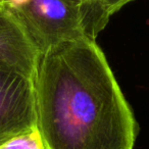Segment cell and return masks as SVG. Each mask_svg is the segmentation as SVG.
<instances>
[{
	"instance_id": "52a82bcc",
	"label": "cell",
	"mask_w": 149,
	"mask_h": 149,
	"mask_svg": "<svg viewBox=\"0 0 149 149\" xmlns=\"http://www.w3.org/2000/svg\"><path fill=\"white\" fill-rule=\"evenodd\" d=\"M78 1H82V2H87V1H93V0H78ZM110 1H113V2L120 4L122 7H124L126 4H128L129 2L133 1V0H110Z\"/></svg>"
},
{
	"instance_id": "6da1fadb",
	"label": "cell",
	"mask_w": 149,
	"mask_h": 149,
	"mask_svg": "<svg viewBox=\"0 0 149 149\" xmlns=\"http://www.w3.org/2000/svg\"><path fill=\"white\" fill-rule=\"evenodd\" d=\"M37 128L46 149H133L134 114L96 41L60 43L34 77Z\"/></svg>"
},
{
	"instance_id": "3957f363",
	"label": "cell",
	"mask_w": 149,
	"mask_h": 149,
	"mask_svg": "<svg viewBox=\"0 0 149 149\" xmlns=\"http://www.w3.org/2000/svg\"><path fill=\"white\" fill-rule=\"evenodd\" d=\"M37 128L34 79L0 68V145Z\"/></svg>"
},
{
	"instance_id": "5b68a950",
	"label": "cell",
	"mask_w": 149,
	"mask_h": 149,
	"mask_svg": "<svg viewBox=\"0 0 149 149\" xmlns=\"http://www.w3.org/2000/svg\"><path fill=\"white\" fill-rule=\"evenodd\" d=\"M0 149H46L38 128L9 139L0 145Z\"/></svg>"
},
{
	"instance_id": "277c9868",
	"label": "cell",
	"mask_w": 149,
	"mask_h": 149,
	"mask_svg": "<svg viewBox=\"0 0 149 149\" xmlns=\"http://www.w3.org/2000/svg\"><path fill=\"white\" fill-rule=\"evenodd\" d=\"M40 54L17 17L0 3V68L35 77Z\"/></svg>"
},
{
	"instance_id": "8992f818",
	"label": "cell",
	"mask_w": 149,
	"mask_h": 149,
	"mask_svg": "<svg viewBox=\"0 0 149 149\" xmlns=\"http://www.w3.org/2000/svg\"><path fill=\"white\" fill-rule=\"evenodd\" d=\"M31 0H0V3L8 8H17L27 4Z\"/></svg>"
},
{
	"instance_id": "7a4b0ae2",
	"label": "cell",
	"mask_w": 149,
	"mask_h": 149,
	"mask_svg": "<svg viewBox=\"0 0 149 149\" xmlns=\"http://www.w3.org/2000/svg\"><path fill=\"white\" fill-rule=\"evenodd\" d=\"M120 8L110 0H31L8 9L22 23L41 55L63 42L83 38L96 41L110 17Z\"/></svg>"
}]
</instances>
